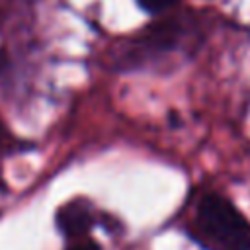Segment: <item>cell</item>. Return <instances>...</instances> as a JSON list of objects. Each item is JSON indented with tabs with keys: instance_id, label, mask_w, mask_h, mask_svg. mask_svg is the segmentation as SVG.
I'll return each mask as SVG.
<instances>
[{
	"instance_id": "cell-1",
	"label": "cell",
	"mask_w": 250,
	"mask_h": 250,
	"mask_svg": "<svg viewBox=\"0 0 250 250\" xmlns=\"http://www.w3.org/2000/svg\"><path fill=\"white\" fill-rule=\"evenodd\" d=\"M191 236L205 250H250V221L221 193H205L197 203Z\"/></svg>"
},
{
	"instance_id": "cell-2",
	"label": "cell",
	"mask_w": 250,
	"mask_h": 250,
	"mask_svg": "<svg viewBox=\"0 0 250 250\" xmlns=\"http://www.w3.org/2000/svg\"><path fill=\"white\" fill-rule=\"evenodd\" d=\"M188 33H189L188 25H184L180 20H166L162 23L148 27L133 47L135 51H143L148 55L168 53V51L178 49Z\"/></svg>"
},
{
	"instance_id": "cell-3",
	"label": "cell",
	"mask_w": 250,
	"mask_h": 250,
	"mask_svg": "<svg viewBox=\"0 0 250 250\" xmlns=\"http://www.w3.org/2000/svg\"><path fill=\"white\" fill-rule=\"evenodd\" d=\"M94 225V213L90 205L82 199H74L57 211V227L68 240H78L88 236Z\"/></svg>"
},
{
	"instance_id": "cell-4",
	"label": "cell",
	"mask_w": 250,
	"mask_h": 250,
	"mask_svg": "<svg viewBox=\"0 0 250 250\" xmlns=\"http://www.w3.org/2000/svg\"><path fill=\"white\" fill-rule=\"evenodd\" d=\"M180 0H137V4L146 12V14H152V16H158L166 10H170L172 6H176Z\"/></svg>"
},
{
	"instance_id": "cell-5",
	"label": "cell",
	"mask_w": 250,
	"mask_h": 250,
	"mask_svg": "<svg viewBox=\"0 0 250 250\" xmlns=\"http://www.w3.org/2000/svg\"><path fill=\"white\" fill-rule=\"evenodd\" d=\"M66 250H102V248L96 240H92L90 236H84V238H78V240H70Z\"/></svg>"
}]
</instances>
